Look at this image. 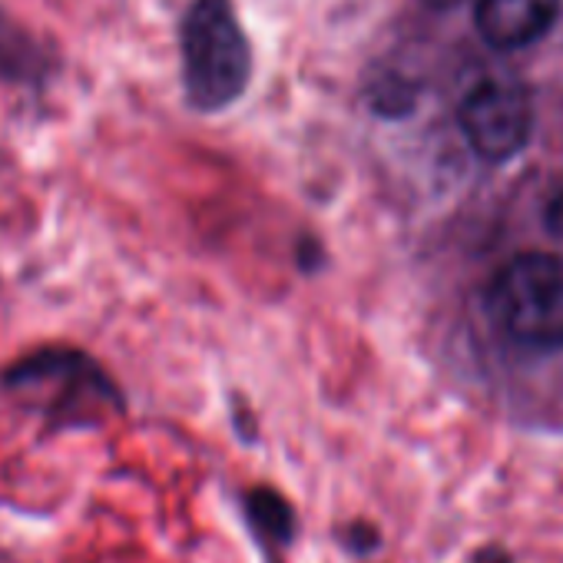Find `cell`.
Instances as JSON below:
<instances>
[{
	"instance_id": "6da1fadb",
	"label": "cell",
	"mask_w": 563,
	"mask_h": 563,
	"mask_svg": "<svg viewBox=\"0 0 563 563\" xmlns=\"http://www.w3.org/2000/svg\"><path fill=\"white\" fill-rule=\"evenodd\" d=\"M183 90L196 113H222L252 80V47L232 0H192L179 27Z\"/></svg>"
},
{
	"instance_id": "7a4b0ae2",
	"label": "cell",
	"mask_w": 563,
	"mask_h": 563,
	"mask_svg": "<svg viewBox=\"0 0 563 563\" xmlns=\"http://www.w3.org/2000/svg\"><path fill=\"white\" fill-rule=\"evenodd\" d=\"M0 382L57 428H90L123 411L113 378L77 349L34 352L11 365Z\"/></svg>"
},
{
	"instance_id": "3957f363",
	"label": "cell",
	"mask_w": 563,
	"mask_h": 563,
	"mask_svg": "<svg viewBox=\"0 0 563 563\" xmlns=\"http://www.w3.org/2000/svg\"><path fill=\"white\" fill-rule=\"evenodd\" d=\"M494 322L523 349H563V258L550 252L514 255L487 296Z\"/></svg>"
},
{
	"instance_id": "277c9868",
	"label": "cell",
	"mask_w": 563,
	"mask_h": 563,
	"mask_svg": "<svg viewBox=\"0 0 563 563\" xmlns=\"http://www.w3.org/2000/svg\"><path fill=\"white\" fill-rule=\"evenodd\" d=\"M457 123L481 159L507 163L527 146L530 123H533L530 97L517 84H494V80L477 84L464 97L457 110Z\"/></svg>"
},
{
	"instance_id": "5b68a950",
	"label": "cell",
	"mask_w": 563,
	"mask_h": 563,
	"mask_svg": "<svg viewBox=\"0 0 563 563\" xmlns=\"http://www.w3.org/2000/svg\"><path fill=\"white\" fill-rule=\"evenodd\" d=\"M560 0H477V31L497 51H517L540 41L553 18Z\"/></svg>"
},
{
	"instance_id": "8992f818",
	"label": "cell",
	"mask_w": 563,
	"mask_h": 563,
	"mask_svg": "<svg viewBox=\"0 0 563 563\" xmlns=\"http://www.w3.org/2000/svg\"><path fill=\"white\" fill-rule=\"evenodd\" d=\"M51 70L54 60L44 51V44L31 34V27L14 21L8 11H0V80L31 87L44 84Z\"/></svg>"
},
{
	"instance_id": "52a82bcc",
	"label": "cell",
	"mask_w": 563,
	"mask_h": 563,
	"mask_svg": "<svg viewBox=\"0 0 563 563\" xmlns=\"http://www.w3.org/2000/svg\"><path fill=\"white\" fill-rule=\"evenodd\" d=\"M245 517L252 533L268 547H286L296 537V510L272 487H252L245 494Z\"/></svg>"
},
{
	"instance_id": "ba28073f",
	"label": "cell",
	"mask_w": 563,
	"mask_h": 563,
	"mask_svg": "<svg viewBox=\"0 0 563 563\" xmlns=\"http://www.w3.org/2000/svg\"><path fill=\"white\" fill-rule=\"evenodd\" d=\"M378 543V533L368 527V523H355L352 530H349V547L352 550H372Z\"/></svg>"
},
{
	"instance_id": "9c48e42d",
	"label": "cell",
	"mask_w": 563,
	"mask_h": 563,
	"mask_svg": "<svg viewBox=\"0 0 563 563\" xmlns=\"http://www.w3.org/2000/svg\"><path fill=\"white\" fill-rule=\"evenodd\" d=\"M547 225H550L553 235L563 239V192L550 202V209H547Z\"/></svg>"
},
{
	"instance_id": "30bf717a",
	"label": "cell",
	"mask_w": 563,
	"mask_h": 563,
	"mask_svg": "<svg viewBox=\"0 0 563 563\" xmlns=\"http://www.w3.org/2000/svg\"><path fill=\"white\" fill-rule=\"evenodd\" d=\"M477 563H510L500 550H487V553H481L477 556Z\"/></svg>"
},
{
	"instance_id": "8fae6325",
	"label": "cell",
	"mask_w": 563,
	"mask_h": 563,
	"mask_svg": "<svg viewBox=\"0 0 563 563\" xmlns=\"http://www.w3.org/2000/svg\"><path fill=\"white\" fill-rule=\"evenodd\" d=\"M428 4H434V8H451V4H457V0H428Z\"/></svg>"
}]
</instances>
